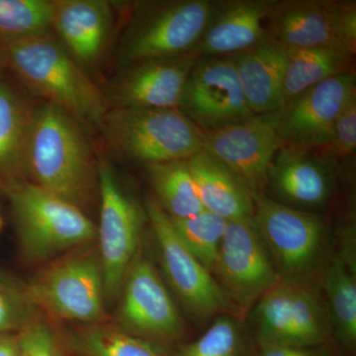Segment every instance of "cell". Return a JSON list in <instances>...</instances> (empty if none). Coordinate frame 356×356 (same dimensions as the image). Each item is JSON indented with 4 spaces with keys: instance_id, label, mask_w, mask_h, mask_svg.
I'll return each instance as SVG.
<instances>
[{
    "instance_id": "6da1fadb",
    "label": "cell",
    "mask_w": 356,
    "mask_h": 356,
    "mask_svg": "<svg viewBox=\"0 0 356 356\" xmlns=\"http://www.w3.org/2000/svg\"><path fill=\"white\" fill-rule=\"evenodd\" d=\"M86 131L64 109L36 102L26 158L28 181L81 210L98 194V161Z\"/></svg>"
},
{
    "instance_id": "7a4b0ae2",
    "label": "cell",
    "mask_w": 356,
    "mask_h": 356,
    "mask_svg": "<svg viewBox=\"0 0 356 356\" xmlns=\"http://www.w3.org/2000/svg\"><path fill=\"white\" fill-rule=\"evenodd\" d=\"M2 46L7 70L32 97L64 109L88 130H100L111 108L106 93L89 79L55 34Z\"/></svg>"
},
{
    "instance_id": "3957f363",
    "label": "cell",
    "mask_w": 356,
    "mask_h": 356,
    "mask_svg": "<svg viewBox=\"0 0 356 356\" xmlns=\"http://www.w3.org/2000/svg\"><path fill=\"white\" fill-rule=\"evenodd\" d=\"M99 132L112 153L146 166L189 159L202 149V131L177 108L111 107Z\"/></svg>"
},
{
    "instance_id": "277c9868",
    "label": "cell",
    "mask_w": 356,
    "mask_h": 356,
    "mask_svg": "<svg viewBox=\"0 0 356 356\" xmlns=\"http://www.w3.org/2000/svg\"><path fill=\"white\" fill-rule=\"evenodd\" d=\"M216 0H151L132 4L117 60L121 67L140 60L192 53Z\"/></svg>"
},
{
    "instance_id": "5b68a950",
    "label": "cell",
    "mask_w": 356,
    "mask_h": 356,
    "mask_svg": "<svg viewBox=\"0 0 356 356\" xmlns=\"http://www.w3.org/2000/svg\"><path fill=\"white\" fill-rule=\"evenodd\" d=\"M7 193L20 247L30 261H46L95 240V222L69 201L30 181Z\"/></svg>"
},
{
    "instance_id": "8992f818",
    "label": "cell",
    "mask_w": 356,
    "mask_h": 356,
    "mask_svg": "<svg viewBox=\"0 0 356 356\" xmlns=\"http://www.w3.org/2000/svg\"><path fill=\"white\" fill-rule=\"evenodd\" d=\"M36 310L60 320L102 323L105 317L104 281L97 252H83L47 267L25 288Z\"/></svg>"
},
{
    "instance_id": "52a82bcc",
    "label": "cell",
    "mask_w": 356,
    "mask_h": 356,
    "mask_svg": "<svg viewBox=\"0 0 356 356\" xmlns=\"http://www.w3.org/2000/svg\"><path fill=\"white\" fill-rule=\"evenodd\" d=\"M98 196L100 216L96 227L97 252L105 296L112 301L120 295L129 268L137 257L145 216L104 159L98 161Z\"/></svg>"
},
{
    "instance_id": "ba28073f",
    "label": "cell",
    "mask_w": 356,
    "mask_h": 356,
    "mask_svg": "<svg viewBox=\"0 0 356 356\" xmlns=\"http://www.w3.org/2000/svg\"><path fill=\"white\" fill-rule=\"evenodd\" d=\"M267 38L286 49L339 47L356 53V2L273 0Z\"/></svg>"
},
{
    "instance_id": "9c48e42d",
    "label": "cell",
    "mask_w": 356,
    "mask_h": 356,
    "mask_svg": "<svg viewBox=\"0 0 356 356\" xmlns=\"http://www.w3.org/2000/svg\"><path fill=\"white\" fill-rule=\"evenodd\" d=\"M257 341L261 346L311 348L329 337V318L317 295L294 278H282L257 302Z\"/></svg>"
},
{
    "instance_id": "30bf717a",
    "label": "cell",
    "mask_w": 356,
    "mask_h": 356,
    "mask_svg": "<svg viewBox=\"0 0 356 356\" xmlns=\"http://www.w3.org/2000/svg\"><path fill=\"white\" fill-rule=\"evenodd\" d=\"M146 213L166 278L185 307L200 318L220 314L240 316L242 313L221 285L185 247L172 220L154 197L147 199Z\"/></svg>"
},
{
    "instance_id": "8fae6325",
    "label": "cell",
    "mask_w": 356,
    "mask_h": 356,
    "mask_svg": "<svg viewBox=\"0 0 356 356\" xmlns=\"http://www.w3.org/2000/svg\"><path fill=\"white\" fill-rule=\"evenodd\" d=\"M214 271L242 314L280 280L254 216L227 222Z\"/></svg>"
},
{
    "instance_id": "7c38bea8",
    "label": "cell",
    "mask_w": 356,
    "mask_h": 356,
    "mask_svg": "<svg viewBox=\"0 0 356 356\" xmlns=\"http://www.w3.org/2000/svg\"><path fill=\"white\" fill-rule=\"evenodd\" d=\"M177 109L202 132L236 125L257 115L250 109L228 58H198Z\"/></svg>"
},
{
    "instance_id": "4fadbf2b",
    "label": "cell",
    "mask_w": 356,
    "mask_h": 356,
    "mask_svg": "<svg viewBox=\"0 0 356 356\" xmlns=\"http://www.w3.org/2000/svg\"><path fill=\"white\" fill-rule=\"evenodd\" d=\"M282 146L280 111L202 132L203 151L224 163L252 192L262 193L266 188L269 168Z\"/></svg>"
},
{
    "instance_id": "5bb4252c",
    "label": "cell",
    "mask_w": 356,
    "mask_h": 356,
    "mask_svg": "<svg viewBox=\"0 0 356 356\" xmlns=\"http://www.w3.org/2000/svg\"><path fill=\"white\" fill-rule=\"evenodd\" d=\"M254 219L282 278L297 280L317 259L325 227L318 215L252 192Z\"/></svg>"
},
{
    "instance_id": "9a60e30c",
    "label": "cell",
    "mask_w": 356,
    "mask_h": 356,
    "mask_svg": "<svg viewBox=\"0 0 356 356\" xmlns=\"http://www.w3.org/2000/svg\"><path fill=\"white\" fill-rule=\"evenodd\" d=\"M118 317L122 329L149 341H172L184 323L156 267L137 255L122 286Z\"/></svg>"
},
{
    "instance_id": "2e32d148",
    "label": "cell",
    "mask_w": 356,
    "mask_h": 356,
    "mask_svg": "<svg viewBox=\"0 0 356 356\" xmlns=\"http://www.w3.org/2000/svg\"><path fill=\"white\" fill-rule=\"evenodd\" d=\"M356 97L355 72L330 77L280 110L283 146L315 151L324 146L339 115Z\"/></svg>"
},
{
    "instance_id": "e0dca14e",
    "label": "cell",
    "mask_w": 356,
    "mask_h": 356,
    "mask_svg": "<svg viewBox=\"0 0 356 356\" xmlns=\"http://www.w3.org/2000/svg\"><path fill=\"white\" fill-rule=\"evenodd\" d=\"M200 58L188 53L177 57L140 60L122 67L106 93L111 107L175 109L185 83Z\"/></svg>"
},
{
    "instance_id": "ac0fdd59",
    "label": "cell",
    "mask_w": 356,
    "mask_h": 356,
    "mask_svg": "<svg viewBox=\"0 0 356 356\" xmlns=\"http://www.w3.org/2000/svg\"><path fill=\"white\" fill-rule=\"evenodd\" d=\"M273 0H216L193 53L199 57L227 58L267 38L266 21Z\"/></svg>"
},
{
    "instance_id": "d6986e66",
    "label": "cell",
    "mask_w": 356,
    "mask_h": 356,
    "mask_svg": "<svg viewBox=\"0 0 356 356\" xmlns=\"http://www.w3.org/2000/svg\"><path fill=\"white\" fill-rule=\"evenodd\" d=\"M105 0H55L53 30L86 70L102 58L113 29V6Z\"/></svg>"
},
{
    "instance_id": "ffe728a7",
    "label": "cell",
    "mask_w": 356,
    "mask_h": 356,
    "mask_svg": "<svg viewBox=\"0 0 356 356\" xmlns=\"http://www.w3.org/2000/svg\"><path fill=\"white\" fill-rule=\"evenodd\" d=\"M331 163L310 149L282 146L269 168L268 184L287 203L318 207L331 195Z\"/></svg>"
},
{
    "instance_id": "44dd1931",
    "label": "cell",
    "mask_w": 356,
    "mask_h": 356,
    "mask_svg": "<svg viewBox=\"0 0 356 356\" xmlns=\"http://www.w3.org/2000/svg\"><path fill=\"white\" fill-rule=\"evenodd\" d=\"M36 102L7 72L0 77V185L9 191L26 175V158Z\"/></svg>"
},
{
    "instance_id": "7402d4cb",
    "label": "cell",
    "mask_w": 356,
    "mask_h": 356,
    "mask_svg": "<svg viewBox=\"0 0 356 356\" xmlns=\"http://www.w3.org/2000/svg\"><path fill=\"white\" fill-rule=\"evenodd\" d=\"M227 58L235 67L243 95L254 114L273 113L284 107L286 48L266 38L252 48Z\"/></svg>"
},
{
    "instance_id": "603a6c76",
    "label": "cell",
    "mask_w": 356,
    "mask_h": 356,
    "mask_svg": "<svg viewBox=\"0 0 356 356\" xmlns=\"http://www.w3.org/2000/svg\"><path fill=\"white\" fill-rule=\"evenodd\" d=\"M188 163L204 210L227 221L254 216L252 192L224 163L203 149Z\"/></svg>"
},
{
    "instance_id": "cb8c5ba5",
    "label": "cell",
    "mask_w": 356,
    "mask_h": 356,
    "mask_svg": "<svg viewBox=\"0 0 356 356\" xmlns=\"http://www.w3.org/2000/svg\"><path fill=\"white\" fill-rule=\"evenodd\" d=\"M355 55L339 47L287 49V63L283 79L284 106L307 89L330 77L353 72Z\"/></svg>"
},
{
    "instance_id": "d4e9b609",
    "label": "cell",
    "mask_w": 356,
    "mask_h": 356,
    "mask_svg": "<svg viewBox=\"0 0 356 356\" xmlns=\"http://www.w3.org/2000/svg\"><path fill=\"white\" fill-rule=\"evenodd\" d=\"M156 202L172 220H181L202 212L188 159L147 165Z\"/></svg>"
},
{
    "instance_id": "484cf974",
    "label": "cell",
    "mask_w": 356,
    "mask_h": 356,
    "mask_svg": "<svg viewBox=\"0 0 356 356\" xmlns=\"http://www.w3.org/2000/svg\"><path fill=\"white\" fill-rule=\"evenodd\" d=\"M64 337L70 353L79 356H163L151 341L105 322L81 325Z\"/></svg>"
},
{
    "instance_id": "4316f807",
    "label": "cell",
    "mask_w": 356,
    "mask_h": 356,
    "mask_svg": "<svg viewBox=\"0 0 356 356\" xmlns=\"http://www.w3.org/2000/svg\"><path fill=\"white\" fill-rule=\"evenodd\" d=\"M55 0H0V44L55 34Z\"/></svg>"
},
{
    "instance_id": "83f0119b",
    "label": "cell",
    "mask_w": 356,
    "mask_h": 356,
    "mask_svg": "<svg viewBox=\"0 0 356 356\" xmlns=\"http://www.w3.org/2000/svg\"><path fill=\"white\" fill-rule=\"evenodd\" d=\"M324 286L331 307L332 323L346 346L356 341V280L355 273L346 259H334L325 273Z\"/></svg>"
},
{
    "instance_id": "f1b7e54d",
    "label": "cell",
    "mask_w": 356,
    "mask_h": 356,
    "mask_svg": "<svg viewBox=\"0 0 356 356\" xmlns=\"http://www.w3.org/2000/svg\"><path fill=\"white\" fill-rule=\"evenodd\" d=\"M170 220L185 247L207 270L214 271L228 221L206 210L185 219Z\"/></svg>"
},
{
    "instance_id": "f546056e",
    "label": "cell",
    "mask_w": 356,
    "mask_h": 356,
    "mask_svg": "<svg viewBox=\"0 0 356 356\" xmlns=\"http://www.w3.org/2000/svg\"><path fill=\"white\" fill-rule=\"evenodd\" d=\"M240 327L229 317L215 321L202 336L184 346L177 356H243Z\"/></svg>"
},
{
    "instance_id": "4dcf8cb0",
    "label": "cell",
    "mask_w": 356,
    "mask_h": 356,
    "mask_svg": "<svg viewBox=\"0 0 356 356\" xmlns=\"http://www.w3.org/2000/svg\"><path fill=\"white\" fill-rule=\"evenodd\" d=\"M17 336V356H67L65 337L44 318L36 316Z\"/></svg>"
},
{
    "instance_id": "1f68e13d",
    "label": "cell",
    "mask_w": 356,
    "mask_h": 356,
    "mask_svg": "<svg viewBox=\"0 0 356 356\" xmlns=\"http://www.w3.org/2000/svg\"><path fill=\"white\" fill-rule=\"evenodd\" d=\"M24 289L0 276V334H16L36 317Z\"/></svg>"
},
{
    "instance_id": "d6a6232c",
    "label": "cell",
    "mask_w": 356,
    "mask_h": 356,
    "mask_svg": "<svg viewBox=\"0 0 356 356\" xmlns=\"http://www.w3.org/2000/svg\"><path fill=\"white\" fill-rule=\"evenodd\" d=\"M356 149V97L351 99L332 128L327 143L313 151L322 159L334 161L355 153Z\"/></svg>"
},
{
    "instance_id": "836d02e7",
    "label": "cell",
    "mask_w": 356,
    "mask_h": 356,
    "mask_svg": "<svg viewBox=\"0 0 356 356\" xmlns=\"http://www.w3.org/2000/svg\"><path fill=\"white\" fill-rule=\"evenodd\" d=\"M261 356H318L311 348L285 346H261Z\"/></svg>"
},
{
    "instance_id": "e575fe53",
    "label": "cell",
    "mask_w": 356,
    "mask_h": 356,
    "mask_svg": "<svg viewBox=\"0 0 356 356\" xmlns=\"http://www.w3.org/2000/svg\"><path fill=\"white\" fill-rule=\"evenodd\" d=\"M17 336L0 334V356H17Z\"/></svg>"
},
{
    "instance_id": "d590c367",
    "label": "cell",
    "mask_w": 356,
    "mask_h": 356,
    "mask_svg": "<svg viewBox=\"0 0 356 356\" xmlns=\"http://www.w3.org/2000/svg\"><path fill=\"white\" fill-rule=\"evenodd\" d=\"M6 72V53H4L3 46H2V44H0V77L3 76Z\"/></svg>"
},
{
    "instance_id": "8d00e7d4",
    "label": "cell",
    "mask_w": 356,
    "mask_h": 356,
    "mask_svg": "<svg viewBox=\"0 0 356 356\" xmlns=\"http://www.w3.org/2000/svg\"><path fill=\"white\" fill-rule=\"evenodd\" d=\"M1 226H2V220H1V216H0V228H1Z\"/></svg>"
}]
</instances>
